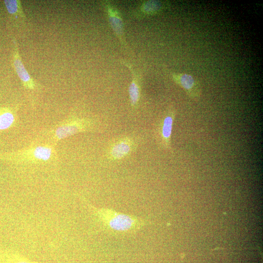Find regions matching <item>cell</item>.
<instances>
[{
    "label": "cell",
    "mask_w": 263,
    "mask_h": 263,
    "mask_svg": "<svg viewBox=\"0 0 263 263\" xmlns=\"http://www.w3.org/2000/svg\"><path fill=\"white\" fill-rule=\"evenodd\" d=\"M94 211L109 231L118 234L133 233L143 228L146 224L145 220L116 212L110 209L96 208Z\"/></svg>",
    "instance_id": "6da1fadb"
},
{
    "label": "cell",
    "mask_w": 263,
    "mask_h": 263,
    "mask_svg": "<svg viewBox=\"0 0 263 263\" xmlns=\"http://www.w3.org/2000/svg\"><path fill=\"white\" fill-rule=\"evenodd\" d=\"M93 126V121L89 119L75 117L66 119L48 131L45 143L55 146L61 140L91 130Z\"/></svg>",
    "instance_id": "7a4b0ae2"
},
{
    "label": "cell",
    "mask_w": 263,
    "mask_h": 263,
    "mask_svg": "<svg viewBox=\"0 0 263 263\" xmlns=\"http://www.w3.org/2000/svg\"><path fill=\"white\" fill-rule=\"evenodd\" d=\"M55 146L45 143H38L24 150L7 155V158L18 163H45L57 158Z\"/></svg>",
    "instance_id": "3957f363"
},
{
    "label": "cell",
    "mask_w": 263,
    "mask_h": 263,
    "mask_svg": "<svg viewBox=\"0 0 263 263\" xmlns=\"http://www.w3.org/2000/svg\"><path fill=\"white\" fill-rule=\"evenodd\" d=\"M108 21L115 36L120 44L125 48L127 44L125 36L123 20L121 14L117 8L108 1L101 2Z\"/></svg>",
    "instance_id": "277c9868"
},
{
    "label": "cell",
    "mask_w": 263,
    "mask_h": 263,
    "mask_svg": "<svg viewBox=\"0 0 263 263\" xmlns=\"http://www.w3.org/2000/svg\"><path fill=\"white\" fill-rule=\"evenodd\" d=\"M172 80L181 87L192 100L197 101L201 96L202 90L199 82L191 75L170 72Z\"/></svg>",
    "instance_id": "5b68a950"
},
{
    "label": "cell",
    "mask_w": 263,
    "mask_h": 263,
    "mask_svg": "<svg viewBox=\"0 0 263 263\" xmlns=\"http://www.w3.org/2000/svg\"><path fill=\"white\" fill-rule=\"evenodd\" d=\"M120 63L129 69L131 74L132 81L129 87L128 93L131 106L136 110L139 107L141 99L142 78L130 63L124 60H121Z\"/></svg>",
    "instance_id": "8992f818"
},
{
    "label": "cell",
    "mask_w": 263,
    "mask_h": 263,
    "mask_svg": "<svg viewBox=\"0 0 263 263\" xmlns=\"http://www.w3.org/2000/svg\"><path fill=\"white\" fill-rule=\"evenodd\" d=\"M176 111L174 106L168 108L159 126V136L162 145L166 149L171 148V136Z\"/></svg>",
    "instance_id": "52a82bcc"
},
{
    "label": "cell",
    "mask_w": 263,
    "mask_h": 263,
    "mask_svg": "<svg viewBox=\"0 0 263 263\" xmlns=\"http://www.w3.org/2000/svg\"><path fill=\"white\" fill-rule=\"evenodd\" d=\"M168 3L157 0L144 1L132 11L131 16L136 19H143L159 15L168 8Z\"/></svg>",
    "instance_id": "ba28073f"
},
{
    "label": "cell",
    "mask_w": 263,
    "mask_h": 263,
    "mask_svg": "<svg viewBox=\"0 0 263 263\" xmlns=\"http://www.w3.org/2000/svg\"><path fill=\"white\" fill-rule=\"evenodd\" d=\"M14 42L15 44L14 65L16 71L25 88L30 90H34L37 89L38 86L24 66L19 54L17 42L15 40Z\"/></svg>",
    "instance_id": "9c48e42d"
},
{
    "label": "cell",
    "mask_w": 263,
    "mask_h": 263,
    "mask_svg": "<svg viewBox=\"0 0 263 263\" xmlns=\"http://www.w3.org/2000/svg\"><path fill=\"white\" fill-rule=\"evenodd\" d=\"M135 147V143L132 139H120L114 143L110 148L109 157L114 161L121 160L130 154Z\"/></svg>",
    "instance_id": "30bf717a"
},
{
    "label": "cell",
    "mask_w": 263,
    "mask_h": 263,
    "mask_svg": "<svg viewBox=\"0 0 263 263\" xmlns=\"http://www.w3.org/2000/svg\"><path fill=\"white\" fill-rule=\"evenodd\" d=\"M0 263H40L19 254L8 251H0Z\"/></svg>",
    "instance_id": "8fae6325"
},
{
    "label": "cell",
    "mask_w": 263,
    "mask_h": 263,
    "mask_svg": "<svg viewBox=\"0 0 263 263\" xmlns=\"http://www.w3.org/2000/svg\"><path fill=\"white\" fill-rule=\"evenodd\" d=\"M16 116L9 109H0V130H6L11 127L16 122Z\"/></svg>",
    "instance_id": "7c38bea8"
},
{
    "label": "cell",
    "mask_w": 263,
    "mask_h": 263,
    "mask_svg": "<svg viewBox=\"0 0 263 263\" xmlns=\"http://www.w3.org/2000/svg\"><path fill=\"white\" fill-rule=\"evenodd\" d=\"M4 3L10 14L18 15L22 17H26L20 1H17V0H6V1H4Z\"/></svg>",
    "instance_id": "4fadbf2b"
}]
</instances>
